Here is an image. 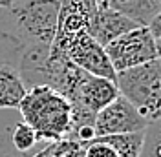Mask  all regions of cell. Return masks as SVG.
<instances>
[{"instance_id": "obj_10", "label": "cell", "mask_w": 161, "mask_h": 157, "mask_svg": "<svg viewBox=\"0 0 161 157\" xmlns=\"http://www.w3.org/2000/svg\"><path fill=\"white\" fill-rule=\"evenodd\" d=\"M28 88L19 71L8 64L0 66V110H17Z\"/></svg>"}, {"instance_id": "obj_11", "label": "cell", "mask_w": 161, "mask_h": 157, "mask_svg": "<svg viewBox=\"0 0 161 157\" xmlns=\"http://www.w3.org/2000/svg\"><path fill=\"white\" fill-rule=\"evenodd\" d=\"M119 157H139L143 141H145V130L143 132H132V133H114V135H103Z\"/></svg>"}, {"instance_id": "obj_9", "label": "cell", "mask_w": 161, "mask_h": 157, "mask_svg": "<svg viewBox=\"0 0 161 157\" xmlns=\"http://www.w3.org/2000/svg\"><path fill=\"white\" fill-rule=\"evenodd\" d=\"M103 8H110L126 15L139 26H148L152 17L161 9L159 0H95Z\"/></svg>"}, {"instance_id": "obj_2", "label": "cell", "mask_w": 161, "mask_h": 157, "mask_svg": "<svg viewBox=\"0 0 161 157\" xmlns=\"http://www.w3.org/2000/svg\"><path fill=\"white\" fill-rule=\"evenodd\" d=\"M19 113L28 122L42 143L68 139L71 133L73 111L70 100L50 86L28 88L19 104Z\"/></svg>"}, {"instance_id": "obj_15", "label": "cell", "mask_w": 161, "mask_h": 157, "mask_svg": "<svg viewBox=\"0 0 161 157\" xmlns=\"http://www.w3.org/2000/svg\"><path fill=\"white\" fill-rule=\"evenodd\" d=\"M80 157H119L117 152L101 137H95L82 144Z\"/></svg>"}, {"instance_id": "obj_1", "label": "cell", "mask_w": 161, "mask_h": 157, "mask_svg": "<svg viewBox=\"0 0 161 157\" xmlns=\"http://www.w3.org/2000/svg\"><path fill=\"white\" fill-rule=\"evenodd\" d=\"M62 0H11L0 8V60L11 68L37 48H51Z\"/></svg>"}, {"instance_id": "obj_4", "label": "cell", "mask_w": 161, "mask_h": 157, "mask_svg": "<svg viewBox=\"0 0 161 157\" xmlns=\"http://www.w3.org/2000/svg\"><path fill=\"white\" fill-rule=\"evenodd\" d=\"M104 49L115 73L158 59L156 39L147 26H136L134 30L119 35L108 42Z\"/></svg>"}, {"instance_id": "obj_18", "label": "cell", "mask_w": 161, "mask_h": 157, "mask_svg": "<svg viewBox=\"0 0 161 157\" xmlns=\"http://www.w3.org/2000/svg\"><path fill=\"white\" fill-rule=\"evenodd\" d=\"M11 4V0H0V8H8Z\"/></svg>"}, {"instance_id": "obj_17", "label": "cell", "mask_w": 161, "mask_h": 157, "mask_svg": "<svg viewBox=\"0 0 161 157\" xmlns=\"http://www.w3.org/2000/svg\"><path fill=\"white\" fill-rule=\"evenodd\" d=\"M156 48H158V57L161 59V37L159 39H156Z\"/></svg>"}, {"instance_id": "obj_3", "label": "cell", "mask_w": 161, "mask_h": 157, "mask_svg": "<svg viewBox=\"0 0 161 157\" xmlns=\"http://www.w3.org/2000/svg\"><path fill=\"white\" fill-rule=\"evenodd\" d=\"M119 93L128 99L148 122L161 117V59L117 73Z\"/></svg>"}, {"instance_id": "obj_5", "label": "cell", "mask_w": 161, "mask_h": 157, "mask_svg": "<svg viewBox=\"0 0 161 157\" xmlns=\"http://www.w3.org/2000/svg\"><path fill=\"white\" fill-rule=\"evenodd\" d=\"M50 55L51 57H68L73 64H77L80 69L88 71L92 75L106 77L112 80L117 78V73L112 68V62L106 55L104 46L97 42L86 30L75 33L62 46L60 51H55V53L50 51Z\"/></svg>"}, {"instance_id": "obj_12", "label": "cell", "mask_w": 161, "mask_h": 157, "mask_svg": "<svg viewBox=\"0 0 161 157\" xmlns=\"http://www.w3.org/2000/svg\"><path fill=\"white\" fill-rule=\"evenodd\" d=\"M19 117V110H8L4 122L0 126V157H33L37 152H20L13 146L9 139V126Z\"/></svg>"}, {"instance_id": "obj_16", "label": "cell", "mask_w": 161, "mask_h": 157, "mask_svg": "<svg viewBox=\"0 0 161 157\" xmlns=\"http://www.w3.org/2000/svg\"><path fill=\"white\" fill-rule=\"evenodd\" d=\"M148 30H150V33L154 35V39H159L161 37V9L152 17V20L148 22V26H147Z\"/></svg>"}, {"instance_id": "obj_14", "label": "cell", "mask_w": 161, "mask_h": 157, "mask_svg": "<svg viewBox=\"0 0 161 157\" xmlns=\"http://www.w3.org/2000/svg\"><path fill=\"white\" fill-rule=\"evenodd\" d=\"M139 157H161V117L145 128V141Z\"/></svg>"}, {"instance_id": "obj_21", "label": "cell", "mask_w": 161, "mask_h": 157, "mask_svg": "<svg viewBox=\"0 0 161 157\" xmlns=\"http://www.w3.org/2000/svg\"><path fill=\"white\" fill-rule=\"evenodd\" d=\"M159 2H161V0H159Z\"/></svg>"}, {"instance_id": "obj_13", "label": "cell", "mask_w": 161, "mask_h": 157, "mask_svg": "<svg viewBox=\"0 0 161 157\" xmlns=\"http://www.w3.org/2000/svg\"><path fill=\"white\" fill-rule=\"evenodd\" d=\"M82 144L73 139H60L55 143H46L33 157H79Z\"/></svg>"}, {"instance_id": "obj_8", "label": "cell", "mask_w": 161, "mask_h": 157, "mask_svg": "<svg viewBox=\"0 0 161 157\" xmlns=\"http://www.w3.org/2000/svg\"><path fill=\"white\" fill-rule=\"evenodd\" d=\"M136 26H139V24L128 19L126 15L114 11L110 8H103L97 4L93 15L90 17V22H88V33L97 42L106 46L108 42H112L114 39H117L119 35L126 33V31L134 30Z\"/></svg>"}, {"instance_id": "obj_19", "label": "cell", "mask_w": 161, "mask_h": 157, "mask_svg": "<svg viewBox=\"0 0 161 157\" xmlns=\"http://www.w3.org/2000/svg\"><path fill=\"white\" fill-rule=\"evenodd\" d=\"M6 111H8V110H0V126H2V122H4V117H6Z\"/></svg>"}, {"instance_id": "obj_20", "label": "cell", "mask_w": 161, "mask_h": 157, "mask_svg": "<svg viewBox=\"0 0 161 157\" xmlns=\"http://www.w3.org/2000/svg\"><path fill=\"white\" fill-rule=\"evenodd\" d=\"M2 64H4V62H2V60H0V66H2Z\"/></svg>"}, {"instance_id": "obj_6", "label": "cell", "mask_w": 161, "mask_h": 157, "mask_svg": "<svg viewBox=\"0 0 161 157\" xmlns=\"http://www.w3.org/2000/svg\"><path fill=\"white\" fill-rule=\"evenodd\" d=\"M148 126V121L136 110L128 99L123 95L106 104L99 110L93 117V139L103 135H114V133H132V132H143Z\"/></svg>"}, {"instance_id": "obj_7", "label": "cell", "mask_w": 161, "mask_h": 157, "mask_svg": "<svg viewBox=\"0 0 161 157\" xmlns=\"http://www.w3.org/2000/svg\"><path fill=\"white\" fill-rule=\"evenodd\" d=\"M97 8L95 0H62L59 8V19H57V31L51 42L50 51H60L62 46L68 40L79 33L86 30L88 31V22L93 11Z\"/></svg>"}]
</instances>
